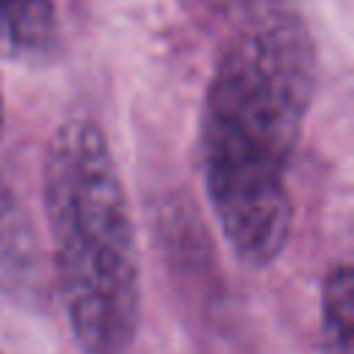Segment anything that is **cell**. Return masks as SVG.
Here are the masks:
<instances>
[{"label": "cell", "instance_id": "cell-1", "mask_svg": "<svg viewBox=\"0 0 354 354\" xmlns=\"http://www.w3.org/2000/svg\"><path fill=\"white\" fill-rule=\"evenodd\" d=\"M315 44L285 3L241 19L227 39L199 111V169L210 210L249 268L271 266L288 238V171L313 94Z\"/></svg>", "mask_w": 354, "mask_h": 354}, {"label": "cell", "instance_id": "cell-2", "mask_svg": "<svg viewBox=\"0 0 354 354\" xmlns=\"http://www.w3.org/2000/svg\"><path fill=\"white\" fill-rule=\"evenodd\" d=\"M53 279L83 354H127L141 324V260L127 191L105 133L66 119L44 152Z\"/></svg>", "mask_w": 354, "mask_h": 354}, {"label": "cell", "instance_id": "cell-3", "mask_svg": "<svg viewBox=\"0 0 354 354\" xmlns=\"http://www.w3.org/2000/svg\"><path fill=\"white\" fill-rule=\"evenodd\" d=\"M44 285L47 274L36 227L8 180L0 174V290L17 301L39 304Z\"/></svg>", "mask_w": 354, "mask_h": 354}, {"label": "cell", "instance_id": "cell-4", "mask_svg": "<svg viewBox=\"0 0 354 354\" xmlns=\"http://www.w3.org/2000/svg\"><path fill=\"white\" fill-rule=\"evenodd\" d=\"M58 36L55 0H0V53L8 58H39Z\"/></svg>", "mask_w": 354, "mask_h": 354}, {"label": "cell", "instance_id": "cell-5", "mask_svg": "<svg viewBox=\"0 0 354 354\" xmlns=\"http://www.w3.org/2000/svg\"><path fill=\"white\" fill-rule=\"evenodd\" d=\"M321 332L326 354H351V266L335 263L321 293Z\"/></svg>", "mask_w": 354, "mask_h": 354}, {"label": "cell", "instance_id": "cell-6", "mask_svg": "<svg viewBox=\"0 0 354 354\" xmlns=\"http://www.w3.org/2000/svg\"><path fill=\"white\" fill-rule=\"evenodd\" d=\"M207 6L218 8V11H227V14H235V17H249V14H257V11H266L277 3H285V0H205Z\"/></svg>", "mask_w": 354, "mask_h": 354}, {"label": "cell", "instance_id": "cell-7", "mask_svg": "<svg viewBox=\"0 0 354 354\" xmlns=\"http://www.w3.org/2000/svg\"><path fill=\"white\" fill-rule=\"evenodd\" d=\"M0 130H3V97H0Z\"/></svg>", "mask_w": 354, "mask_h": 354}]
</instances>
